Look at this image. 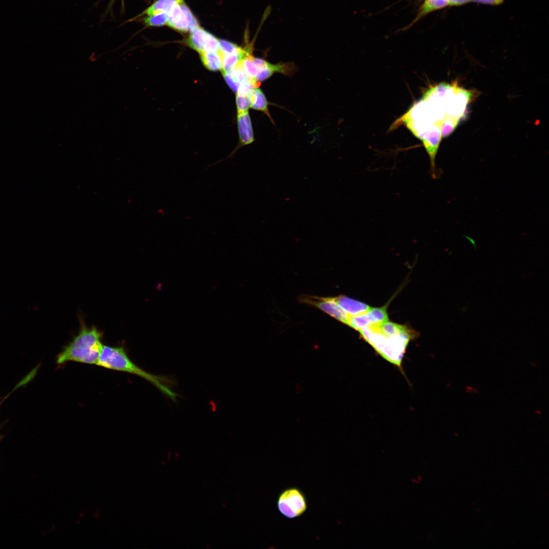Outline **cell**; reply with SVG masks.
Wrapping results in <instances>:
<instances>
[{
  "label": "cell",
  "instance_id": "6da1fadb",
  "mask_svg": "<svg viewBox=\"0 0 549 549\" xmlns=\"http://www.w3.org/2000/svg\"><path fill=\"white\" fill-rule=\"evenodd\" d=\"M96 364L106 369L141 377L150 382L173 401L178 396L170 389V387H173L176 383L174 379L166 376H156L144 371L130 359L123 347L103 345Z\"/></svg>",
  "mask_w": 549,
  "mask_h": 549
},
{
  "label": "cell",
  "instance_id": "7a4b0ae2",
  "mask_svg": "<svg viewBox=\"0 0 549 549\" xmlns=\"http://www.w3.org/2000/svg\"><path fill=\"white\" fill-rule=\"evenodd\" d=\"M102 338V332L95 327L88 328L82 324L78 334L57 355L56 362L61 364L74 361L96 364L103 346Z\"/></svg>",
  "mask_w": 549,
  "mask_h": 549
},
{
  "label": "cell",
  "instance_id": "3957f363",
  "mask_svg": "<svg viewBox=\"0 0 549 549\" xmlns=\"http://www.w3.org/2000/svg\"><path fill=\"white\" fill-rule=\"evenodd\" d=\"M362 337L383 358L398 367H401L407 346L415 334L388 337L383 334L377 325L365 327L359 331Z\"/></svg>",
  "mask_w": 549,
  "mask_h": 549
},
{
  "label": "cell",
  "instance_id": "277c9868",
  "mask_svg": "<svg viewBox=\"0 0 549 549\" xmlns=\"http://www.w3.org/2000/svg\"><path fill=\"white\" fill-rule=\"evenodd\" d=\"M277 507L283 516L294 518L305 512L307 503L303 493L299 489L290 487L284 490L279 495Z\"/></svg>",
  "mask_w": 549,
  "mask_h": 549
},
{
  "label": "cell",
  "instance_id": "5b68a950",
  "mask_svg": "<svg viewBox=\"0 0 549 549\" xmlns=\"http://www.w3.org/2000/svg\"><path fill=\"white\" fill-rule=\"evenodd\" d=\"M298 300L301 303L315 307L340 322L348 324L350 316L337 303L334 297L303 295Z\"/></svg>",
  "mask_w": 549,
  "mask_h": 549
},
{
  "label": "cell",
  "instance_id": "8992f818",
  "mask_svg": "<svg viewBox=\"0 0 549 549\" xmlns=\"http://www.w3.org/2000/svg\"><path fill=\"white\" fill-rule=\"evenodd\" d=\"M168 15L167 25L178 31L191 32L199 27L197 20L184 2L175 5Z\"/></svg>",
  "mask_w": 549,
  "mask_h": 549
},
{
  "label": "cell",
  "instance_id": "52a82bcc",
  "mask_svg": "<svg viewBox=\"0 0 549 549\" xmlns=\"http://www.w3.org/2000/svg\"><path fill=\"white\" fill-rule=\"evenodd\" d=\"M237 124L239 134V145L227 157L221 160L216 163L211 164L209 166L220 163L223 161H225L229 158H232L234 155L236 150L241 146L249 145L254 141V136L252 126V123L248 111L237 113Z\"/></svg>",
  "mask_w": 549,
  "mask_h": 549
},
{
  "label": "cell",
  "instance_id": "ba28073f",
  "mask_svg": "<svg viewBox=\"0 0 549 549\" xmlns=\"http://www.w3.org/2000/svg\"><path fill=\"white\" fill-rule=\"evenodd\" d=\"M254 60L258 69V72L256 77L257 83L268 79L276 73L289 75L293 72V66L288 63H279L273 65L264 59L256 57H254Z\"/></svg>",
  "mask_w": 549,
  "mask_h": 549
},
{
  "label": "cell",
  "instance_id": "9c48e42d",
  "mask_svg": "<svg viewBox=\"0 0 549 549\" xmlns=\"http://www.w3.org/2000/svg\"><path fill=\"white\" fill-rule=\"evenodd\" d=\"M337 303L350 316L368 312L372 307L359 301L341 295L334 297Z\"/></svg>",
  "mask_w": 549,
  "mask_h": 549
},
{
  "label": "cell",
  "instance_id": "30bf717a",
  "mask_svg": "<svg viewBox=\"0 0 549 549\" xmlns=\"http://www.w3.org/2000/svg\"><path fill=\"white\" fill-rule=\"evenodd\" d=\"M209 33L200 26L191 32L187 42L192 49L200 54L205 52Z\"/></svg>",
  "mask_w": 549,
  "mask_h": 549
},
{
  "label": "cell",
  "instance_id": "8fae6325",
  "mask_svg": "<svg viewBox=\"0 0 549 549\" xmlns=\"http://www.w3.org/2000/svg\"><path fill=\"white\" fill-rule=\"evenodd\" d=\"M247 96L251 108L264 112L271 119L268 109L267 101L261 89L254 87Z\"/></svg>",
  "mask_w": 549,
  "mask_h": 549
},
{
  "label": "cell",
  "instance_id": "7c38bea8",
  "mask_svg": "<svg viewBox=\"0 0 549 549\" xmlns=\"http://www.w3.org/2000/svg\"><path fill=\"white\" fill-rule=\"evenodd\" d=\"M203 65L211 71L222 70L221 55L218 52H205L200 54Z\"/></svg>",
  "mask_w": 549,
  "mask_h": 549
},
{
  "label": "cell",
  "instance_id": "4fadbf2b",
  "mask_svg": "<svg viewBox=\"0 0 549 549\" xmlns=\"http://www.w3.org/2000/svg\"><path fill=\"white\" fill-rule=\"evenodd\" d=\"M448 5L447 0H424L419 12L411 24H413L429 13Z\"/></svg>",
  "mask_w": 549,
  "mask_h": 549
},
{
  "label": "cell",
  "instance_id": "5bb4252c",
  "mask_svg": "<svg viewBox=\"0 0 549 549\" xmlns=\"http://www.w3.org/2000/svg\"><path fill=\"white\" fill-rule=\"evenodd\" d=\"M184 2V0H158L148 8L144 13L148 16L160 12L169 13L176 4Z\"/></svg>",
  "mask_w": 549,
  "mask_h": 549
},
{
  "label": "cell",
  "instance_id": "9a60e30c",
  "mask_svg": "<svg viewBox=\"0 0 549 549\" xmlns=\"http://www.w3.org/2000/svg\"><path fill=\"white\" fill-rule=\"evenodd\" d=\"M240 64L246 75L256 84V77L258 72L257 66L254 60V57L249 54L244 57Z\"/></svg>",
  "mask_w": 549,
  "mask_h": 549
},
{
  "label": "cell",
  "instance_id": "2e32d148",
  "mask_svg": "<svg viewBox=\"0 0 549 549\" xmlns=\"http://www.w3.org/2000/svg\"><path fill=\"white\" fill-rule=\"evenodd\" d=\"M373 325L368 312L363 314L350 316L347 325L359 331L362 328Z\"/></svg>",
  "mask_w": 549,
  "mask_h": 549
},
{
  "label": "cell",
  "instance_id": "e0dca14e",
  "mask_svg": "<svg viewBox=\"0 0 549 549\" xmlns=\"http://www.w3.org/2000/svg\"><path fill=\"white\" fill-rule=\"evenodd\" d=\"M460 118L447 116L441 124L442 138H445L450 135L458 125Z\"/></svg>",
  "mask_w": 549,
  "mask_h": 549
},
{
  "label": "cell",
  "instance_id": "ac0fdd59",
  "mask_svg": "<svg viewBox=\"0 0 549 549\" xmlns=\"http://www.w3.org/2000/svg\"><path fill=\"white\" fill-rule=\"evenodd\" d=\"M368 314L373 325L380 324L388 321L386 306L381 308H371Z\"/></svg>",
  "mask_w": 549,
  "mask_h": 549
},
{
  "label": "cell",
  "instance_id": "d6986e66",
  "mask_svg": "<svg viewBox=\"0 0 549 549\" xmlns=\"http://www.w3.org/2000/svg\"><path fill=\"white\" fill-rule=\"evenodd\" d=\"M168 17V13L160 12L148 16L144 19V22L148 26H162L167 24Z\"/></svg>",
  "mask_w": 549,
  "mask_h": 549
},
{
  "label": "cell",
  "instance_id": "ffe728a7",
  "mask_svg": "<svg viewBox=\"0 0 549 549\" xmlns=\"http://www.w3.org/2000/svg\"><path fill=\"white\" fill-rule=\"evenodd\" d=\"M219 44L220 51L221 53L225 54L238 53L245 50V49L226 40H219Z\"/></svg>",
  "mask_w": 549,
  "mask_h": 549
},
{
  "label": "cell",
  "instance_id": "44dd1931",
  "mask_svg": "<svg viewBox=\"0 0 549 549\" xmlns=\"http://www.w3.org/2000/svg\"><path fill=\"white\" fill-rule=\"evenodd\" d=\"M236 104L237 112L248 111L250 107V101L247 96L236 95Z\"/></svg>",
  "mask_w": 549,
  "mask_h": 549
},
{
  "label": "cell",
  "instance_id": "7402d4cb",
  "mask_svg": "<svg viewBox=\"0 0 549 549\" xmlns=\"http://www.w3.org/2000/svg\"><path fill=\"white\" fill-rule=\"evenodd\" d=\"M224 78L230 88L237 93L239 87V83L231 71L223 73Z\"/></svg>",
  "mask_w": 549,
  "mask_h": 549
},
{
  "label": "cell",
  "instance_id": "603a6c76",
  "mask_svg": "<svg viewBox=\"0 0 549 549\" xmlns=\"http://www.w3.org/2000/svg\"><path fill=\"white\" fill-rule=\"evenodd\" d=\"M475 2H480L485 4L498 5L503 2V0H472Z\"/></svg>",
  "mask_w": 549,
  "mask_h": 549
},
{
  "label": "cell",
  "instance_id": "cb8c5ba5",
  "mask_svg": "<svg viewBox=\"0 0 549 549\" xmlns=\"http://www.w3.org/2000/svg\"><path fill=\"white\" fill-rule=\"evenodd\" d=\"M448 5H459L466 3L469 2L470 0H447Z\"/></svg>",
  "mask_w": 549,
  "mask_h": 549
}]
</instances>
